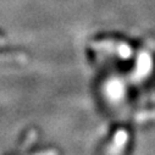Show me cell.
I'll list each match as a JSON object with an SVG mask.
<instances>
[{
	"mask_svg": "<svg viewBox=\"0 0 155 155\" xmlns=\"http://www.w3.org/2000/svg\"><path fill=\"white\" fill-rule=\"evenodd\" d=\"M154 51L155 44L151 41L149 44H145L144 48L139 51L134 71L132 73V81L134 83H142L149 78L154 70Z\"/></svg>",
	"mask_w": 155,
	"mask_h": 155,
	"instance_id": "1",
	"label": "cell"
}]
</instances>
